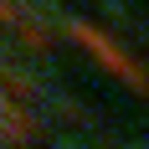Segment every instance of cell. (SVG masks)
Returning <instances> with one entry per match:
<instances>
[{
  "instance_id": "cell-1",
  "label": "cell",
  "mask_w": 149,
  "mask_h": 149,
  "mask_svg": "<svg viewBox=\"0 0 149 149\" xmlns=\"http://www.w3.org/2000/svg\"><path fill=\"white\" fill-rule=\"evenodd\" d=\"M72 36H77V46H82V52H93V57L103 62V67H108L113 77H123L129 88H144V67H139V62L129 57V52H118V46L108 41L103 31H93V26H72Z\"/></svg>"
}]
</instances>
